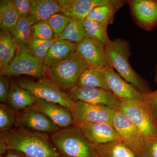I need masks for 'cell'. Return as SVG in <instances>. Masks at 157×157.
Listing matches in <instances>:
<instances>
[{"label": "cell", "instance_id": "24", "mask_svg": "<svg viewBox=\"0 0 157 157\" xmlns=\"http://www.w3.org/2000/svg\"><path fill=\"white\" fill-rule=\"evenodd\" d=\"M77 85L109 90L104 69L88 68L81 74Z\"/></svg>", "mask_w": 157, "mask_h": 157}, {"label": "cell", "instance_id": "37", "mask_svg": "<svg viewBox=\"0 0 157 157\" xmlns=\"http://www.w3.org/2000/svg\"><path fill=\"white\" fill-rule=\"evenodd\" d=\"M5 157H29L18 151L9 149L7 151Z\"/></svg>", "mask_w": 157, "mask_h": 157}, {"label": "cell", "instance_id": "25", "mask_svg": "<svg viewBox=\"0 0 157 157\" xmlns=\"http://www.w3.org/2000/svg\"><path fill=\"white\" fill-rule=\"evenodd\" d=\"M20 17L13 3L9 0L0 1V28L9 30L17 23Z\"/></svg>", "mask_w": 157, "mask_h": 157}, {"label": "cell", "instance_id": "2", "mask_svg": "<svg viewBox=\"0 0 157 157\" xmlns=\"http://www.w3.org/2000/svg\"><path fill=\"white\" fill-rule=\"evenodd\" d=\"M105 49L110 67L141 94L151 92L148 82L133 69L129 63L132 52L128 41L121 39L111 40L105 46Z\"/></svg>", "mask_w": 157, "mask_h": 157}, {"label": "cell", "instance_id": "28", "mask_svg": "<svg viewBox=\"0 0 157 157\" xmlns=\"http://www.w3.org/2000/svg\"><path fill=\"white\" fill-rule=\"evenodd\" d=\"M86 33L89 39H94L107 45L111 40L107 34V26L91 20L86 17L83 21Z\"/></svg>", "mask_w": 157, "mask_h": 157}, {"label": "cell", "instance_id": "4", "mask_svg": "<svg viewBox=\"0 0 157 157\" xmlns=\"http://www.w3.org/2000/svg\"><path fill=\"white\" fill-rule=\"evenodd\" d=\"M89 67L76 50L64 59L56 63L47 70L49 78L61 89H72L77 85L79 77Z\"/></svg>", "mask_w": 157, "mask_h": 157}, {"label": "cell", "instance_id": "10", "mask_svg": "<svg viewBox=\"0 0 157 157\" xmlns=\"http://www.w3.org/2000/svg\"><path fill=\"white\" fill-rule=\"evenodd\" d=\"M113 126L119 135L121 140L135 152L141 148L147 138L128 117L119 111H115Z\"/></svg>", "mask_w": 157, "mask_h": 157}, {"label": "cell", "instance_id": "31", "mask_svg": "<svg viewBox=\"0 0 157 157\" xmlns=\"http://www.w3.org/2000/svg\"><path fill=\"white\" fill-rule=\"evenodd\" d=\"M47 21L53 31L54 37L57 40L71 19L63 13L60 12L54 14Z\"/></svg>", "mask_w": 157, "mask_h": 157}, {"label": "cell", "instance_id": "7", "mask_svg": "<svg viewBox=\"0 0 157 157\" xmlns=\"http://www.w3.org/2000/svg\"><path fill=\"white\" fill-rule=\"evenodd\" d=\"M46 72L43 64L29 52L27 45H24L18 46L14 59L1 75H23L41 78L44 77Z\"/></svg>", "mask_w": 157, "mask_h": 157}, {"label": "cell", "instance_id": "1", "mask_svg": "<svg viewBox=\"0 0 157 157\" xmlns=\"http://www.w3.org/2000/svg\"><path fill=\"white\" fill-rule=\"evenodd\" d=\"M8 150L18 151L29 157H63L47 133L18 128L1 133Z\"/></svg>", "mask_w": 157, "mask_h": 157}, {"label": "cell", "instance_id": "36", "mask_svg": "<svg viewBox=\"0 0 157 157\" xmlns=\"http://www.w3.org/2000/svg\"><path fill=\"white\" fill-rule=\"evenodd\" d=\"M11 84L9 76H0V101L2 103L8 101Z\"/></svg>", "mask_w": 157, "mask_h": 157}, {"label": "cell", "instance_id": "33", "mask_svg": "<svg viewBox=\"0 0 157 157\" xmlns=\"http://www.w3.org/2000/svg\"><path fill=\"white\" fill-rule=\"evenodd\" d=\"M135 153L136 157H157V137L147 139Z\"/></svg>", "mask_w": 157, "mask_h": 157}, {"label": "cell", "instance_id": "14", "mask_svg": "<svg viewBox=\"0 0 157 157\" xmlns=\"http://www.w3.org/2000/svg\"><path fill=\"white\" fill-rule=\"evenodd\" d=\"M104 72L109 90L121 101H143V94L122 78L112 68H105Z\"/></svg>", "mask_w": 157, "mask_h": 157}, {"label": "cell", "instance_id": "16", "mask_svg": "<svg viewBox=\"0 0 157 157\" xmlns=\"http://www.w3.org/2000/svg\"><path fill=\"white\" fill-rule=\"evenodd\" d=\"M114 0H58L62 13L73 21H83L94 7L111 4Z\"/></svg>", "mask_w": 157, "mask_h": 157}, {"label": "cell", "instance_id": "35", "mask_svg": "<svg viewBox=\"0 0 157 157\" xmlns=\"http://www.w3.org/2000/svg\"><path fill=\"white\" fill-rule=\"evenodd\" d=\"M20 18H27L31 8V0H12L11 1Z\"/></svg>", "mask_w": 157, "mask_h": 157}, {"label": "cell", "instance_id": "34", "mask_svg": "<svg viewBox=\"0 0 157 157\" xmlns=\"http://www.w3.org/2000/svg\"><path fill=\"white\" fill-rule=\"evenodd\" d=\"M143 101L157 125V89L143 94Z\"/></svg>", "mask_w": 157, "mask_h": 157}, {"label": "cell", "instance_id": "29", "mask_svg": "<svg viewBox=\"0 0 157 157\" xmlns=\"http://www.w3.org/2000/svg\"><path fill=\"white\" fill-rule=\"evenodd\" d=\"M56 39L49 40L35 39L32 37L28 44L29 51L43 64L49 49Z\"/></svg>", "mask_w": 157, "mask_h": 157}, {"label": "cell", "instance_id": "39", "mask_svg": "<svg viewBox=\"0 0 157 157\" xmlns=\"http://www.w3.org/2000/svg\"><path fill=\"white\" fill-rule=\"evenodd\" d=\"M155 76L154 77V80L155 82L157 84V64L155 65Z\"/></svg>", "mask_w": 157, "mask_h": 157}, {"label": "cell", "instance_id": "13", "mask_svg": "<svg viewBox=\"0 0 157 157\" xmlns=\"http://www.w3.org/2000/svg\"><path fill=\"white\" fill-rule=\"evenodd\" d=\"M104 44L91 39L76 44V52L89 68L104 69L109 67Z\"/></svg>", "mask_w": 157, "mask_h": 157}, {"label": "cell", "instance_id": "22", "mask_svg": "<svg viewBox=\"0 0 157 157\" xmlns=\"http://www.w3.org/2000/svg\"><path fill=\"white\" fill-rule=\"evenodd\" d=\"M76 44L62 39H57L48 51L43 65L47 70L56 63L64 59L76 50Z\"/></svg>", "mask_w": 157, "mask_h": 157}, {"label": "cell", "instance_id": "3", "mask_svg": "<svg viewBox=\"0 0 157 157\" xmlns=\"http://www.w3.org/2000/svg\"><path fill=\"white\" fill-rule=\"evenodd\" d=\"M51 139L63 157H98L95 144L75 126L59 129Z\"/></svg>", "mask_w": 157, "mask_h": 157}, {"label": "cell", "instance_id": "23", "mask_svg": "<svg viewBox=\"0 0 157 157\" xmlns=\"http://www.w3.org/2000/svg\"><path fill=\"white\" fill-rule=\"evenodd\" d=\"M98 157H136L134 151L121 140L95 144Z\"/></svg>", "mask_w": 157, "mask_h": 157}, {"label": "cell", "instance_id": "38", "mask_svg": "<svg viewBox=\"0 0 157 157\" xmlns=\"http://www.w3.org/2000/svg\"><path fill=\"white\" fill-rule=\"evenodd\" d=\"M8 150V147H7L6 142L2 139L0 138V154H1V155L6 154Z\"/></svg>", "mask_w": 157, "mask_h": 157}, {"label": "cell", "instance_id": "12", "mask_svg": "<svg viewBox=\"0 0 157 157\" xmlns=\"http://www.w3.org/2000/svg\"><path fill=\"white\" fill-rule=\"evenodd\" d=\"M132 19L140 28L152 30L157 26V0H129Z\"/></svg>", "mask_w": 157, "mask_h": 157}, {"label": "cell", "instance_id": "6", "mask_svg": "<svg viewBox=\"0 0 157 157\" xmlns=\"http://www.w3.org/2000/svg\"><path fill=\"white\" fill-rule=\"evenodd\" d=\"M119 111L132 121L147 139L157 137V125L143 101L122 100Z\"/></svg>", "mask_w": 157, "mask_h": 157}, {"label": "cell", "instance_id": "20", "mask_svg": "<svg viewBox=\"0 0 157 157\" xmlns=\"http://www.w3.org/2000/svg\"><path fill=\"white\" fill-rule=\"evenodd\" d=\"M127 2V1L114 0L109 4L96 6L90 11L87 18L91 20L108 26L114 21L117 11L120 10Z\"/></svg>", "mask_w": 157, "mask_h": 157}, {"label": "cell", "instance_id": "5", "mask_svg": "<svg viewBox=\"0 0 157 157\" xmlns=\"http://www.w3.org/2000/svg\"><path fill=\"white\" fill-rule=\"evenodd\" d=\"M21 87L30 91L37 99L63 105L70 110L74 101L49 78L42 77L36 81L22 78L16 82Z\"/></svg>", "mask_w": 157, "mask_h": 157}, {"label": "cell", "instance_id": "18", "mask_svg": "<svg viewBox=\"0 0 157 157\" xmlns=\"http://www.w3.org/2000/svg\"><path fill=\"white\" fill-rule=\"evenodd\" d=\"M62 12V7L57 1L31 0L30 11L27 19L33 25L48 20L54 14Z\"/></svg>", "mask_w": 157, "mask_h": 157}, {"label": "cell", "instance_id": "9", "mask_svg": "<svg viewBox=\"0 0 157 157\" xmlns=\"http://www.w3.org/2000/svg\"><path fill=\"white\" fill-rule=\"evenodd\" d=\"M71 111L74 119V126L82 123H106L113 126L115 111L104 105L76 101H74Z\"/></svg>", "mask_w": 157, "mask_h": 157}, {"label": "cell", "instance_id": "26", "mask_svg": "<svg viewBox=\"0 0 157 157\" xmlns=\"http://www.w3.org/2000/svg\"><path fill=\"white\" fill-rule=\"evenodd\" d=\"M89 39L83 26V21L71 20L58 39L67 40L77 44Z\"/></svg>", "mask_w": 157, "mask_h": 157}, {"label": "cell", "instance_id": "19", "mask_svg": "<svg viewBox=\"0 0 157 157\" xmlns=\"http://www.w3.org/2000/svg\"><path fill=\"white\" fill-rule=\"evenodd\" d=\"M37 100L36 96L30 91L20 86L16 82H11L7 102L15 111H21L32 107L36 104Z\"/></svg>", "mask_w": 157, "mask_h": 157}, {"label": "cell", "instance_id": "15", "mask_svg": "<svg viewBox=\"0 0 157 157\" xmlns=\"http://www.w3.org/2000/svg\"><path fill=\"white\" fill-rule=\"evenodd\" d=\"M80 129L86 138L94 144L121 140L113 126L106 123H82L75 125Z\"/></svg>", "mask_w": 157, "mask_h": 157}, {"label": "cell", "instance_id": "17", "mask_svg": "<svg viewBox=\"0 0 157 157\" xmlns=\"http://www.w3.org/2000/svg\"><path fill=\"white\" fill-rule=\"evenodd\" d=\"M33 107L44 113L59 128H65L74 125L71 110L63 105L37 99Z\"/></svg>", "mask_w": 157, "mask_h": 157}, {"label": "cell", "instance_id": "11", "mask_svg": "<svg viewBox=\"0 0 157 157\" xmlns=\"http://www.w3.org/2000/svg\"><path fill=\"white\" fill-rule=\"evenodd\" d=\"M14 124L17 128L41 133H53L60 129L49 118L33 106L17 113Z\"/></svg>", "mask_w": 157, "mask_h": 157}, {"label": "cell", "instance_id": "32", "mask_svg": "<svg viewBox=\"0 0 157 157\" xmlns=\"http://www.w3.org/2000/svg\"><path fill=\"white\" fill-rule=\"evenodd\" d=\"M32 37L44 40L55 38L53 31L47 20L36 23L32 25Z\"/></svg>", "mask_w": 157, "mask_h": 157}, {"label": "cell", "instance_id": "40", "mask_svg": "<svg viewBox=\"0 0 157 157\" xmlns=\"http://www.w3.org/2000/svg\"><path fill=\"white\" fill-rule=\"evenodd\" d=\"M0 157H4V156H3V155H1Z\"/></svg>", "mask_w": 157, "mask_h": 157}, {"label": "cell", "instance_id": "21", "mask_svg": "<svg viewBox=\"0 0 157 157\" xmlns=\"http://www.w3.org/2000/svg\"><path fill=\"white\" fill-rule=\"evenodd\" d=\"M17 47L11 33L8 30L0 31V74L9 67L14 59Z\"/></svg>", "mask_w": 157, "mask_h": 157}, {"label": "cell", "instance_id": "8", "mask_svg": "<svg viewBox=\"0 0 157 157\" xmlns=\"http://www.w3.org/2000/svg\"><path fill=\"white\" fill-rule=\"evenodd\" d=\"M69 97L73 101L104 105L113 111H119L121 101L109 90L76 86L69 90Z\"/></svg>", "mask_w": 157, "mask_h": 157}, {"label": "cell", "instance_id": "27", "mask_svg": "<svg viewBox=\"0 0 157 157\" xmlns=\"http://www.w3.org/2000/svg\"><path fill=\"white\" fill-rule=\"evenodd\" d=\"M9 31L17 46L28 45L32 36V25L27 18H19L16 24Z\"/></svg>", "mask_w": 157, "mask_h": 157}, {"label": "cell", "instance_id": "30", "mask_svg": "<svg viewBox=\"0 0 157 157\" xmlns=\"http://www.w3.org/2000/svg\"><path fill=\"white\" fill-rule=\"evenodd\" d=\"M16 111L5 103L0 104V132L9 131L16 121Z\"/></svg>", "mask_w": 157, "mask_h": 157}]
</instances>
